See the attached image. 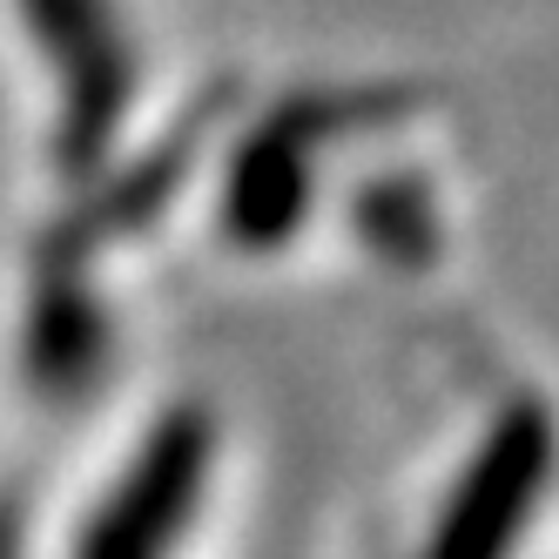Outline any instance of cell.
Masks as SVG:
<instances>
[{
    "label": "cell",
    "mask_w": 559,
    "mask_h": 559,
    "mask_svg": "<svg viewBox=\"0 0 559 559\" xmlns=\"http://www.w3.org/2000/svg\"><path fill=\"white\" fill-rule=\"evenodd\" d=\"M337 95H297L270 108L263 122L229 148V176L216 195V236L229 250L270 257L304 229L317 203V142H324V115Z\"/></svg>",
    "instance_id": "4"
},
{
    "label": "cell",
    "mask_w": 559,
    "mask_h": 559,
    "mask_svg": "<svg viewBox=\"0 0 559 559\" xmlns=\"http://www.w3.org/2000/svg\"><path fill=\"white\" fill-rule=\"evenodd\" d=\"M0 559H21V533H14V512L0 506Z\"/></svg>",
    "instance_id": "5"
},
{
    "label": "cell",
    "mask_w": 559,
    "mask_h": 559,
    "mask_svg": "<svg viewBox=\"0 0 559 559\" xmlns=\"http://www.w3.org/2000/svg\"><path fill=\"white\" fill-rule=\"evenodd\" d=\"M14 21L41 61L55 169L68 182H95L142 88V48L122 21V0H14Z\"/></svg>",
    "instance_id": "1"
},
{
    "label": "cell",
    "mask_w": 559,
    "mask_h": 559,
    "mask_svg": "<svg viewBox=\"0 0 559 559\" xmlns=\"http://www.w3.org/2000/svg\"><path fill=\"white\" fill-rule=\"evenodd\" d=\"M552 472V425L539 397H512L492 425L472 438L459 478L438 499L418 559H519L533 519L546 506Z\"/></svg>",
    "instance_id": "3"
},
{
    "label": "cell",
    "mask_w": 559,
    "mask_h": 559,
    "mask_svg": "<svg viewBox=\"0 0 559 559\" xmlns=\"http://www.w3.org/2000/svg\"><path fill=\"white\" fill-rule=\"evenodd\" d=\"M223 431L210 405H169L148 418L135 452L108 472L68 559H189L216 492Z\"/></svg>",
    "instance_id": "2"
}]
</instances>
